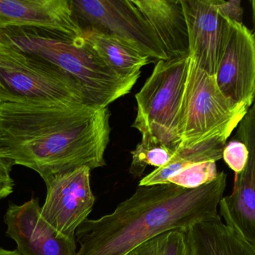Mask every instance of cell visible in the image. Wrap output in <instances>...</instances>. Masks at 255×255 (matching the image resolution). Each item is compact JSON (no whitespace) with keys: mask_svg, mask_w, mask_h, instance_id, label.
<instances>
[{"mask_svg":"<svg viewBox=\"0 0 255 255\" xmlns=\"http://www.w3.org/2000/svg\"><path fill=\"white\" fill-rule=\"evenodd\" d=\"M187 233L195 255H255V245L223 223L221 216L198 222Z\"/></svg>","mask_w":255,"mask_h":255,"instance_id":"9a60e30c","label":"cell"},{"mask_svg":"<svg viewBox=\"0 0 255 255\" xmlns=\"http://www.w3.org/2000/svg\"><path fill=\"white\" fill-rule=\"evenodd\" d=\"M229 133H222L189 147H180L163 166L156 168L140 180L138 186L165 184L168 180L183 168L201 162L216 161L222 158V152Z\"/></svg>","mask_w":255,"mask_h":255,"instance_id":"e0dca14e","label":"cell"},{"mask_svg":"<svg viewBox=\"0 0 255 255\" xmlns=\"http://www.w3.org/2000/svg\"><path fill=\"white\" fill-rule=\"evenodd\" d=\"M32 28L81 36L71 0H0V30Z\"/></svg>","mask_w":255,"mask_h":255,"instance_id":"7c38bea8","label":"cell"},{"mask_svg":"<svg viewBox=\"0 0 255 255\" xmlns=\"http://www.w3.org/2000/svg\"><path fill=\"white\" fill-rule=\"evenodd\" d=\"M141 141L131 152L132 162L129 173L135 178L142 175L147 166L156 168L165 165L175 152L149 133L141 134Z\"/></svg>","mask_w":255,"mask_h":255,"instance_id":"ac0fdd59","label":"cell"},{"mask_svg":"<svg viewBox=\"0 0 255 255\" xmlns=\"http://www.w3.org/2000/svg\"><path fill=\"white\" fill-rule=\"evenodd\" d=\"M249 151L247 146L240 140H232L225 144L222 152L227 165L235 172V175L244 170L249 160Z\"/></svg>","mask_w":255,"mask_h":255,"instance_id":"44dd1931","label":"cell"},{"mask_svg":"<svg viewBox=\"0 0 255 255\" xmlns=\"http://www.w3.org/2000/svg\"><path fill=\"white\" fill-rule=\"evenodd\" d=\"M0 255H22L18 251L16 250H7V249L0 248Z\"/></svg>","mask_w":255,"mask_h":255,"instance_id":"cb8c5ba5","label":"cell"},{"mask_svg":"<svg viewBox=\"0 0 255 255\" xmlns=\"http://www.w3.org/2000/svg\"><path fill=\"white\" fill-rule=\"evenodd\" d=\"M39 199L32 198L17 205L11 204L4 216L6 234L14 240L22 255H74L75 239L60 235L41 214Z\"/></svg>","mask_w":255,"mask_h":255,"instance_id":"30bf717a","label":"cell"},{"mask_svg":"<svg viewBox=\"0 0 255 255\" xmlns=\"http://www.w3.org/2000/svg\"><path fill=\"white\" fill-rule=\"evenodd\" d=\"M189 56L156 62L135 95L137 116L132 128L149 133L176 152L180 147L179 116Z\"/></svg>","mask_w":255,"mask_h":255,"instance_id":"5b68a950","label":"cell"},{"mask_svg":"<svg viewBox=\"0 0 255 255\" xmlns=\"http://www.w3.org/2000/svg\"><path fill=\"white\" fill-rule=\"evenodd\" d=\"M0 42L44 64L66 79L83 96L85 104L106 108L125 96L136 79L122 78L81 36L32 28L0 30Z\"/></svg>","mask_w":255,"mask_h":255,"instance_id":"3957f363","label":"cell"},{"mask_svg":"<svg viewBox=\"0 0 255 255\" xmlns=\"http://www.w3.org/2000/svg\"><path fill=\"white\" fill-rule=\"evenodd\" d=\"M238 137L249 151L244 170L237 174L234 190L219 201V214L226 225L255 245V126L238 129Z\"/></svg>","mask_w":255,"mask_h":255,"instance_id":"4fadbf2b","label":"cell"},{"mask_svg":"<svg viewBox=\"0 0 255 255\" xmlns=\"http://www.w3.org/2000/svg\"><path fill=\"white\" fill-rule=\"evenodd\" d=\"M82 30L85 39L122 78L138 80L141 68L153 62L148 56L119 38L88 28Z\"/></svg>","mask_w":255,"mask_h":255,"instance_id":"2e32d148","label":"cell"},{"mask_svg":"<svg viewBox=\"0 0 255 255\" xmlns=\"http://www.w3.org/2000/svg\"><path fill=\"white\" fill-rule=\"evenodd\" d=\"M248 110L225 97L214 77L189 58L179 116L180 147H189L219 134H231Z\"/></svg>","mask_w":255,"mask_h":255,"instance_id":"277c9868","label":"cell"},{"mask_svg":"<svg viewBox=\"0 0 255 255\" xmlns=\"http://www.w3.org/2000/svg\"><path fill=\"white\" fill-rule=\"evenodd\" d=\"M13 165L0 154V201L14 192V181L11 176Z\"/></svg>","mask_w":255,"mask_h":255,"instance_id":"7402d4cb","label":"cell"},{"mask_svg":"<svg viewBox=\"0 0 255 255\" xmlns=\"http://www.w3.org/2000/svg\"><path fill=\"white\" fill-rule=\"evenodd\" d=\"M108 108L84 104H0V154L47 181L80 167L106 165Z\"/></svg>","mask_w":255,"mask_h":255,"instance_id":"6da1fadb","label":"cell"},{"mask_svg":"<svg viewBox=\"0 0 255 255\" xmlns=\"http://www.w3.org/2000/svg\"><path fill=\"white\" fill-rule=\"evenodd\" d=\"M216 7L219 13L224 17L230 19L237 23H242L243 9L241 6L240 0H232V1H223V0H215Z\"/></svg>","mask_w":255,"mask_h":255,"instance_id":"603a6c76","label":"cell"},{"mask_svg":"<svg viewBox=\"0 0 255 255\" xmlns=\"http://www.w3.org/2000/svg\"><path fill=\"white\" fill-rule=\"evenodd\" d=\"M91 171L89 167H80L45 181L47 195L41 216L67 238L75 239L77 228L93 210L95 197L91 187Z\"/></svg>","mask_w":255,"mask_h":255,"instance_id":"9c48e42d","label":"cell"},{"mask_svg":"<svg viewBox=\"0 0 255 255\" xmlns=\"http://www.w3.org/2000/svg\"><path fill=\"white\" fill-rule=\"evenodd\" d=\"M225 18L215 80L225 97L249 110L255 93V35L243 23Z\"/></svg>","mask_w":255,"mask_h":255,"instance_id":"ba28073f","label":"cell"},{"mask_svg":"<svg viewBox=\"0 0 255 255\" xmlns=\"http://www.w3.org/2000/svg\"><path fill=\"white\" fill-rule=\"evenodd\" d=\"M227 174L196 189L171 183L138 186L110 214L87 219L75 233L74 255H127L139 245L171 230L187 231L202 221L219 217Z\"/></svg>","mask_w":255,"mask_h":255,"instance_id":"7a4b0ae2","label":"cell"},{"mask_svg":"<svg viewBox=\"0 0 255 255\" xmlns=\"http://www.w3.org/2000/svg\"><path fill=\"white\" fill-rule=\"evenodd\" d=\"M216 162H201L183 168L168 180V183L183 189H196L208 184L218 175Z\"/></svg>","mask_w":255,"mask_h":255,"instance_id":"ffe728a7","label":"cell"},{"mask_svg":"<svg viewBox=\"0 0 255 255\" xmlns=\"http://www.w3.org/2000/svg\"><path fill=\"white\" fill-rule=\"evenodd\" d=\"M150 25L168 59L189 56V37L180 0H130Z\"/></svg>","mask_w":255,"mask_h":255,"instance_id":"5bb4252c","label":"cell"},{"mask_svg":"<svg viewBox=\"0 0 255 255\" xmlns=\"http://www.w3.org/2000/svg\"><path fill=\"white\" fill-rule=\"evenodd\" d=\"M84 104L80 92L39 61L0 42V104Z\"/></svg>","mask_w":255,"mask_h":255,"instance_id":"8992f818","label":"cell"},{"mask_svg":"<svg viewBox=\"0 0 255 255\" xmlns=\"http://www.w3.org/2000/svg\"><path fill=\"white\" fill-rule=\"evenodd\" d=\"M127 255H195L187 231L171 230L159 234Z\"/></svg>","mask_w":255,"mask_h":255,"instance_id":"d6986e66","label":"cell"},{"mask_svg":"<svg viewBox=\"0 0 255 255\" xmlns=\"http://www.w3.org/2000/svg\"><path fill=\"white\" fill-rule=\"evenodd\" d=\"M189 37V58L214 77L226 28L215 0H180Z\"/></svg>","mask_w":255,"mask_h":255,"instance_id":"8fae6325","label":"cell"},{"mask_svg":"<svg viewBox=\"0 0 255 255\" xmlns=\"http://www.w3.org/2000/svg\"><path fill=\"white\" fill-rule=\"evenodd\" d=\"M81 29H92L130 44L152 62L168 59L153 29L130 0H71Z\"/></svg>","mask_w":255,"mask_h":255,"instance_id":"52a82bcc","label":"cell"}]
</instances>
